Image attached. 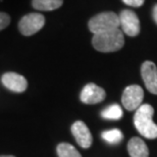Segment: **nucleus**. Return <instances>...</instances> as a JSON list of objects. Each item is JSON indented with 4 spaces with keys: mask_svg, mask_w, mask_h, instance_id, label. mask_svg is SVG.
Returning <instances> with one entry per match:
<instances>
[{
    "mask_svg": "<svg viewBox=\"0 0 157 157\" xmlns=\"http://www.w3.org/2000/svg\"><path fill=\"white\" fill-rule=\"evenodd\" d=\"M154 109L150 104H142L134 115V124L137 131L147 139L157 138V124L153 121Z\"/></svg>",
    "mask_w": 157,
    "mask_h": 157,
    "instance_id": "obj_1",
    "label": "nucleus"
},
{
    "mask_svg": "<svg viewBox=\"0 0 157 157\" xmlns=\"http://www.w3.org/2000/svg\"><path fill=\"white\" fill-rule=\"evenodd\" d=\"M93 47L100 52L118 51L124 45V37L121 30L117 29L109 32L95 34L92 38Z\"/></svg>",
    "mask_w": 157,
    "mask_h": 157,
    "instance_id": "obj_2",
    "label": "nucleus"
},
{
    "mask_svg": "<svg viewBox=\"0 0 157 157\" xmlns=\"http://www.w3.org/2000/svg\"><path fill=\"white\" fill-rule=\"evenodd\" d=\"M89 30L94 35L109 32L119 28V17L112 11H105L93 17L88 23Z\"/></svg>",
    "mask_w": 157,
    "mask_h": 157,
    "instance_id": "obj_3",
    "label": "nucleus"
},
{
    "mask_svg": "<svg viewBox=\"0 0 157 157\" xmlns=\"http://www.w3.org/2000/svg\"><path fill=\"white\" fill-rule=\"evenodd\" d=\"M45 25V17L41 13L33 12L21 17L18 23V30L24 36H32L42 29Z\"/></svg>",
    "mask_w": 157,
    "mask_h": 157,
    "instance_id": "obj_4",
    "label": "nucleus"
},
{
    "mask_svg": "<svg viewBox=\"0 0 157 157\" xmlns=\"http://www.w3.org/2000/svg\"><path fill=\"white\" fill-rule=\"evenodd\" d=\"M144 91L139 85H131L127 87L122 93L121 102L124 107L128 111L137 110L142 105Z\"/></svg>",
    "mask_w": 157,
    "mask_h": 157,
    "instance_id": "obj_5",
    "label": "nucleus"
},
{
    "mask_svg": "<svg viewBox=\"0 0 157 157\" xmlns=\"http://www.w3.org/2000/svg\"><path fill=\"white\" fill-rule=\"evenodd\" d=\"M119 27L121 28V32L130 37H136L139 35L141 27L140 21L137 14L131 9H124L118 15Z\"/></svg>",
    "mask_w": 157,
    "mask_h": 157,
    "instance_id": "obj_6",
    "label": "nucleus"
},
{
    "mask_svg": "<svg viewBox=\"0 0 157 157\" xmlns=\"http://www.w3.org/2000/svg\"><path fill=\"white\" fill-rule=\"evenodd\" d=\"M105 97L104 89L93 83L87 84L81 92V101L85 104H97L102 102Z\"/></svg>",
    "mask_w": 157,
    "mask_h": 157,
    "instance_id": "obj_7",
    "label": "nucleus"
},
{
    "mask_svg": "<svg viewBox=\"0 0 157 157\" xmlns=\"http://www.w3.org/2000/svg\"><path fill=\"white\" fill-rule=\"evenodd\" d=\"M141 75L146 89L157 95V67L154 62L145 61L141 67Z\"/></svg>",
    "mask_w": 157,
    "mask_h": 157,
    "instance_id": "obj_8",
    "label": "nucleus"
},
{
    "mask_svg": "<svg viewBox=\"0 0 157 157\" xmlns=\"http://www.w3.org/2000/svg\"><path fill=\"white\" fill-rule=\"evenodd\" d=\"M71 133H73V136L76 139L77 143L82 148L88 149L92 145L93 142L92 134H91L90 130L88 128V127L84 121H78L75 122L71 125Z\"/></svg>",
    "mask_w": 157,
    "mask_h": 157,
    "instance_id": "obj_9",
    "label": "nucleus"
},
{
    "mask_svg": "<svg viewBox=\"0 0 157 157\" xmlns=\"http://www.w3.org/2000/svg\"><path fill=\"white\" fill-rule=\"evenodd\" d=\"M2 84L5 88L12 92L21 93L25 92L28 87V82L26 78L17 73H6L1 78Z\"/></svg>",
    "mask_w": 157,
    "mask_h": 157,
    "instance_id": "obj_10",
    "label": "nucleus"
},
{
    "mask_svg": "<svg viewBox=\"0 0 157 157\" xmlns=\"http://www.w3.org/2000/svg\"><path fill=\"white\" fill-rule=\"evenodd\" d=\"M128 151L131 157H149V149L146 143L138 137H134L128 143Z\"/></svg>",
    "mask_w": 157,
    "mask_h": 157,
    "instance_id": "obj_11",
    "label": "nucleus"
},
{
    "mask_svg": "<svg viewBox=\"0 0 157 157\" xmlns=\"http://www.w3.org/2000/svg\"><path fill=\"white\" fill-rule=\"evenodd\" d=\"M63 0H32L33 7L41 11H51L59 8Z\"/></svg>",
    "mask_w": 157,
    "mask_h": 157,
    "instance_id": "obj_12",
    "label": "nucleus"
},
{
    "mask_svg": "<svg viewBox=\"0 0 157 157\" xmlns=\"http://www.w3.org/2000/svg\"><path fill=\"white\" fill-rule=\"evenodd\" d=\"M122 114H124V112L118 104H111L101 111V117L105 119H110V121L121 119Z\"/></svg>",
    "mask_w": 157,
    "mask_h": 157,
    "instance_id": "obj_13",
    "label": "nucleus"
},
{
    "mask_svg": "<svg viewBox=\"0 0 157 157\" xmlns=\"http://www.w3.org/2000/svg\"><path fill=\"white\" fill-rule=\"evenodd\" d=\"M56 151L58 157H82L80 152L68 143H60L57 146Z\"/></svg>",
    "mask_w": 157,
    "mask_h": 157,
    "instance_id": "obj_14",
    "label": "nucleus"
},
{
    "mask_svg": "<svg viewBox=\"0 0 157 157\" xmlns=\"http://www.w3.org/2000/svg\"><path fill=\"white\" fill-rule=\"evenodd\" d=\"M102 138L103 140L106 141L107 143L109 144H118L121 141L124 139V135L118 128H112V130H109V131H105L102 133Z\"/></svg>",
    "mask_w": 157,
    "mask_h": 157,
    "instance_id": "obj_15",
    "label": "nucleus"
},
{
    "mask_svg": "<svg viewBox=\"0 0 157 157\" xmlns=\"http://www.w3.org/2000/svg\"><path fill=\"white\" fill-rule=\"evenodd\" d=\"M10 24V17L5 12H0V31L5 29Z\"/></svg>",
    "mask_w": 157,
    "mask_h": 157,
    "instance_id": "obj_16",
    "label": "nucleus"
},
{
    "mask_svg": "<svg viewBox=\"0 0 157 157\" xmlns=\"http://www.w3.org/2000/svg\"><path fill=\"white\" fill-rule=\"evenodd\" d=\"M144 1L145 0H122L124 4L132 6V7H140V6L143 5Z\"/></svg>",
    "mask_w": 157,
    "mask_h": 157,
    "instance_id": "obj_17",
    "label": "nucleus"
},
{
    "mask_svg": "<svg viewBox=\"0 0 157 157\" xmlns=\"http://www.w3.org/2000/svg\"><path fill=\"white\" fill-rule=\"evenodd\" d=\"M153 18H154L155 23L157 24V4L154 6V8H153Z\"/></svg>",
    "mask_w": 157,
    "mask_h": 157,
    "instance_id": "obj_18",
    "label": "nucleus"
},
{
    "mask_svg": "<svg viewBox=\"0 0 157 157\" xmlns=\"http://www.w3.org/2000/svg\"><path fill=\"white\" fill-rule=\"evenodd\" d=\"M0 157H14V156H12V155H2Z\"/></svg>",
    "mask_w": 157,
    "mask_h": 157,
    "instance_id": "obj_19",
    "label": "nucleus"
}]
</instances>
